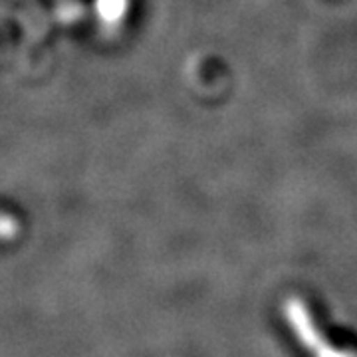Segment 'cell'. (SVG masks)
<instances>
[{"label":"cell","mask_w":357,"mask_h":357,"mask_svg":"<svg viewBox=\"0 0 357 357\" xmlns=\"http://www.w3.org/2000/svg\"><path fill=\"white\" fill-rule=\"evenodd\" d=\"M100 14L105 20H117L126 13V0H100Z\"/></svg>","instance_id":"1"}]
</instances>
